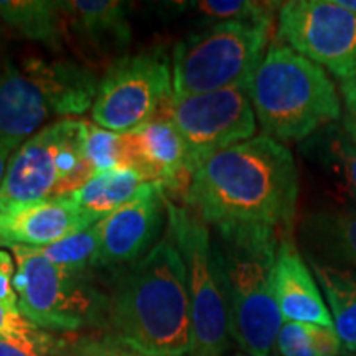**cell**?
<instances>
[{"label":"cell","instance_id":"1","mask_svg":"<svg viewBox=\"0 0 356 356\" xmlns=\"http://www.w3.org/2000/svg\"><path fill=\"white\" fill-rule=\"evenodd\" d=\"M299 173L291 150L252 137L200 163L184 197L204 225H259L291 233Z\"/></svg>","mask_w":356,"mask_h":356},{"label":"cell","instance_id":"2","mask_svg":"<svg viewBox=\"0 0 356 356\" xmlns=\"http://www.w3.org/2000/svg\"><path fill=\"white\" fill-rule=\"evenodd\" d=\"M102 337L147 356H190L193 327L184 259L170 239L119 267L106 291Z\"/></svg>","mask_w":356,"mask_h":356},{"label":"cell","instance_id":"3","mask_svg":"<svg viewBox=\"0 0 356 356\" xmlns=\"http://www.w3.org/2000/svg\"><path fill=\"white\" fill-rule=\"evenodd\" d=\"M213 252L229 312L231 338L243 353L270 356L284 325L274 296L279 231L259 225L213 226Z\"/></svg>","mask_w":356,"mask_h":356},{"label":"cell","instance_id":"4","mask_svg":"<svg viewBox=\"0 0 356 356\" xmlns=\"http://www.w3.org/2000/svg\"><path fill=\"white\" fill-rule=\"evenodd\" d=\"M264 136L304 142L341 118L340 97L323 68L286 44H273L248 88Z\"/></svg>","mask_w":356,"mask_h":356},{"label":"cell","instance_id":"5","mask_svg":"<svg viewBox=\"0 0 356 356\" xmlns=\"http://www.w3.org/2000/svg\"><path fill=\"white\" fill-rule=\"evenodd\" d=\"M97 84L92 71L71 61H6L0 68V145L15 152L53 119L84 114L95 104Z\"/></svg>","mask_w":356,"mask_h":356},{"label":"cell","instance_id":"6","mask_svg":"<svg viewBox=\"0 0 356 356\" xmlns=\"http://www.w3.org/2000/svg\"><path fill=\"white\" fill-rule=\"evenodd\" d=\"M270 25L225 22L178 42L172 55L173 97L249 88L266 56Z\"/></svg>","mask_w":356,"mask_h":356},{"label":"cell","instance_id":"7","mask_svg":"<svg viewBox=\"0 0 356 356\" xmlns=\"http://www.w3.org/2000/svg\"><path fill=\"white\" fill-rule=\"evenodd\" d=\"M86 129L84 119H61L22 144L8 160L0 186V210L66 197L88 184L96 172L83 154Z\"/></svg>","mask_w":356,"mask_h":356},{"label":"cell","instance_id":"8","mask_svg":"<svg viewBox=\"0 0 356 356\" xmlns=\"http://www.w3.org/2000/svg\"><path fill=\"white\" fill-rule=\"evenodd\" d=\"M8 249L15 259L13 286L20 312L30 323L50 333H74L91 327L102 330L106 292L91 282L89 274L53 266L37 248Z\"/></svg>","mask_w":356,"mask_h":356},{"label":"cell","instance_id":"9","mask_svg":"<svg viewBox=\"0 0 356 356\" xmlns=\"http://www.w3.org/2000/svg\"><path fill=\"white\" fill-rule=\"evenodd\" d=\"M170 241L186 270L193 350L190 356H225L231 345L229 312L220 269L213 252L211 231L186 207L165 202Z\"/></svg>","mask_w":356,"mask_h":356},{"label":"cell","instance_id":"10","mask_svg":"<svg viewBox=\"0 0 356 356\" xmlns=\"http://www.w3.org/2000/svg\"><path fill=\"white\" fill-rule=\"evenodd\" d=\"M172 96L168 56L162 51L121 56L99 79L92 122L118 134L132 132L157 118Z\"/></svg>","mask_w":356,"mask_h":356},{"label":"cell","instance_id":"11","mask_svg":"<svg viewBox=\"0 0 356 356\" xmlns=\"http://www.w3.org/2000/svg\"><path fill=\"white\" fill-rule=\"evenodd\" d=\"M159 115H167L184 137L191 175L208 157L252 139L256 134V114L248 88L172 96Z\"/></svg>","mask_w":356,"mask_h":356},{"label":"cell","instance_id":"12","mask_svg":"<svg viewBox=\"0 0 356 356\" xmlns=\"http://www.w3.org/2000/svg\"><path fill=\"white\" fill-rule=\"evenodd\" d=\"M277 35L300 56L338 79L356 73V15L335 0H291L282 3Z\"/></svg>","mask_w":356,"mask_h":356},{"label":"cell","instance_id":"13","mask_svg":"<svg viewBox=\"0 0 356 356\" xmlns=\"http://www.w3.org/2000/svg\"><path fill=\"white\" fill-rule=\"evenodd\" d=\"M165 202L163 186L149 181L132 202L97 221L99 251L96 267H122L144 257L165 221Z\"/></svg>","mask_w":356,"mask_h":356},{"label":"cell","instance_id":"14","mask_svg":"<svg viewBox=\"0 0 356 356\" xmlns=\"http://www.w3.org/2000/svg\"><path fill=\"white\" fill-rule=\"evenodd\" d=\"M101 221L84 213L70 197L13 204L0 210V248H44Z\"/></svg>","mask_w":356,"mask_h":356},{"label":"cell","instance_id":"15","mask_svg":"<svg viewBox=\"0 0 356 356\" xmlns=\"http://www.w3.org/2000/svg\"><path fill=\"white\" fill-rule=\"evenodd\" d=\"M131 168L163 190L181 191L184 197L191 181L186 144L167 115H157L150 122L127 132Z\"/></svg>","mask_w":356,"mask_h":356},{"label":"cell","instance_id":"16","mask_svg":"<svg viewBox=\"0 0 356 356\" xmlns=\"http://www.w3.org/2000/svg\"><path fill=\"white\" fill-rule=\"evenodd\" d=\"M332 210L356 211V140L341 124L325 126L300 144Z\"/></svg>","mask_w":356,"mask_h":356},{"label":"cell","instance_id":"17","mask_svg":"<svg viewBox=\"0 0 356 356\" xmlns=\"http://www.w3.org/2000/svg\"><path fill=\"white\" fill-rule=\"evenodd\" d=\"M274 296L284 322L335 328L330 309L291 233L280 234L274 267Z\"/></svg>","mask_w":356,"mask_h":356},{"label":"cell","instance_id":"18","mask_svg":"<svg viewBox=\"0 0 356 356\" xmlns=\"http://www.w3.org/2000/svg\"><path fill=\"white\" fill-rule=\"evenodd\" d=\"M66 25L89 47L119 51L131 43L127 7L118 0H70L60 2Z\"/></svg>","mask_w":356,"mask_h":356},{"label":"cell","instance_id":"19","mask_svg":"<svg viewBox=\"0 0 356 356\" xmlns=\"http://www.w3.org/2000/svg\"><path fill=\"white\" fill-rule=\"evenodd\" d=\"M309 257L320 262L356 269V211L323 210L304 221Z\"/></svg>","mask_w":356,"mask_h":356},{"label":"cell","instance_id":"20","mask_svg":"<svg viewBox=\"0 0 356 356\" xmlns=\"http://www.w3.org/2000/svg\"><path fill=\"white\" fill-rule=\"evenodd\" d=\"M312 273L317 277L341 345L356 351V269L320 262L307 256Z\"/></svg>","mask_w":356,"mask_h":356},{"label":"cell","instance_id":"21","mask_svg":"<svg viewBox=\"0 0 356 356\" xmlns=\"http://www.w3.org/2000/svg\"><path fill=\"white\" fill-rule=\"evenodd\" d=\"M145 184L149 180L134 168H113L96 173L88 184L66 197L79 210L102 220L132 202Z\"/></svg>","mask_w":356,"mask_h":356},{"label":"cell","instance_id":"22","mask_svg":"<svg viewBox=\"0 0 356 356\" xmlns=\"http://www.w3.org/2000/svg\"><path fill=\"white\" fill-rule=\"evenodd\" d=\"M0 19L22 37L60 48L66 25L60 2L3 0L0 2Z\"/></svg>","mask_w":356,"mask_h":356},{"label":"cell","instance_id":"23","mask_svg":"<svg viewBox=\"0 0 356 356\" xmlns=\"http://www.w3.org/2000/svg\"><path fill=\"white\" fill-rule=\"evenodd\" d=\"M275 346L279 356H338L341 340L335 328L284 322Z\"/></svg>","mask_w":356,"mask_h":356},{"label":"cell","instance_id":"24","mask_svg":"<svg viewBox=\"0 0 356 356\" xmlns=\"http://www.w3.org/2000/svg\"><path fill=\"white\" fill-rule=\"evenodd\" d=\"M53 266L68 273L89 274L96 267V256L99 251V226L92 225L88 229L71 234L55 244L37 248Z\"/></svg>","mask_w":356,"mask_h":356},{"label":"cell","instance_id":"25","mask_svg":"<svg viewBox=\"0 0 356 356\" xmlns=\"http://www.w3.org/2000/svg\"><path fill=\"white\" fill-rule=\"evenodd\" d=\"M83 154L96 173L113 168H131L126 134H118L88 122Z\"/></svg>","mask_w":356,"mask_h":356},{"label":"cell","instance_id":"26","mask_svg":"<svg viewBox=\"0 0 356 356\" xmlns=\"http://www.w3.org/2000/svg\"><path fill=\"white\" fill-rule=\"evenodd\" d=\"M207 20L216 24L225 22H256L273 24V15L277 3L251 2V0H202L190 3Z\"/></svg>","mask_w":356,"mask_h":356},{"label":"cell","instance_id":"27","mask_svg":"<svg viewBox=\"0 0 356 356\" xmlns=\"http://www.w3.org/2000/svg\"><path fill=\"white\" fill-rule=\"evenodd\" d=\"M0 340L25 346L38 353L51 356L63 343V338L44 332L37 325L30 323L22 314H15L0 304Z\"/></svg>","mask_w":356,"mask_h":356},{"label":"cell","instance_id":"28","mask_svg":"<svg viewBox=\"0 0 356 356\" xmlns=\"http://www.w3.org/2000/svg\"><path fill=\"white\" fill-rule=\"evenodd\" d=\"M51 356H147L129 350L104 337H81L74 341L63 340Z\"/></svg>","mask_w":356,"mask_h":356},{"label":"cell","instance_id":"29","mask_svg":"<svg viewBox=\"0 0 356 356\" xmlns=\"http://www.w3.org/2000/svg\"><path fill=\"white\" fill-rule=\"evenodd\" d=\"M15 259L7 251H0V304L10 312L22 314L19 307V296L13 286L15 279Z\"/></svg>","mask_w":356,"mask_h":356},{"label":"cell","instance_id":"30","mask_svg":"<svg viewBox=\"0 0 356 356\" xmlns=\"http://www.w3.org/2000/svg\"><path fill=\"white\" fill-rule=\"evenodd\" d=\"M341 96H343L345 108L351 118H356V73L345 81H341Z\"/></svg>","mask_w":356,"mask_h":356},{"label":"cell","instance_id":"31","mask_svg":"<svg viewBox=\"0 0 356 356\" xmlns=\"http://www.w3.org/2000/svg\"><path fill=\"white\" fill-rule=\"evenodd\" d=\"M0 356H47L43 353H38V351H33L30 348H25V346L15 345L12 341L0 340Z\"/></svg>","mask_w":356,"mask_h":356},{"label":"cell","instance_id":"32","mask_svg":"<svg viewBox=\"0 0 356 356\" xmlns=\"http://www.w3.org/2000/svg\"><path fill=\"white\" fill-rule=\"evenodd\" d=\"M12 154H13L12 149H8L6 145H0V186H2L3 178H6L8 160H10Z\"/></svg>","mask_w":356,"mask_h":356},{"label":"cell","instance_id":"33","mask_svg":"<svg viewBox=\"0 0 356 356\" xmlns=\"http://www.w3.org/2000/svg\"><path fill=\"white\" fill-rule=\"evenodd\" d=\"M341 126H343L345 131L348 132L350 136L356 140V118H351V115H345L343 121H341Z\"/></svg>","mask_w":356,"mask_h":356},{"label":"cell","instance_id":"34","mask_svg":"<svg viewBox=\"0 0 356 356\" xmlns=\"http://www.w3.org/2000/svg\"><path fill=\"white\" fill-rule=\"evenodd\" d=\"M340 7L346 8V10H350L351 13H355L356 15V0H335Z\"/></svg>","mask_w":356,"mask_h":356},{"label":"cell","instance_id":"35","mask_svg":"<svg viewBox=\"0 0 356 356\" xmlns=\"http://www.w3.org/2000/svg\"><path fill=\"white\" fill-rule=\"evenodd\" d=\"M234 356H251V355H248V353H243V351H241V353H236Z\"/></svg>","mask_w":356,"mask_h":356}]
</instances>
